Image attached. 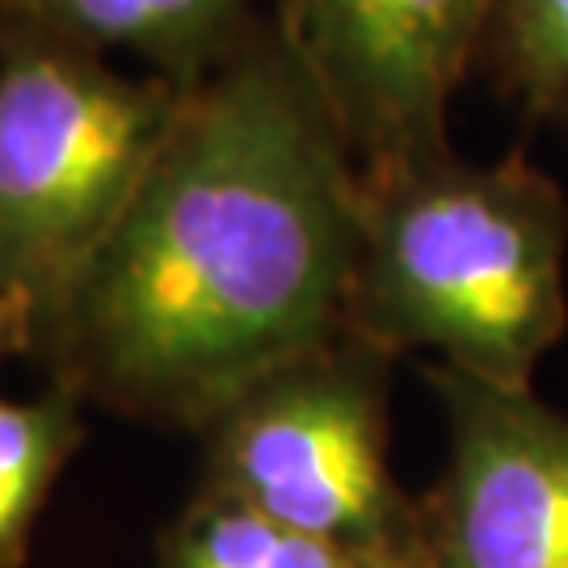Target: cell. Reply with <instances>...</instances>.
I'll use <instances>...</instances> for the list:
<instances>
[{"mask_svg": "<svg viewBox=\"0 0 568 568\" xmlns=\"http://www.w3.org/2000/svg\"><path fill=\"white\" fill-rule=\"evenodd\" d=\"M354 265L358 164L283 26L248 30L185 93L51 354L126 417L203 429L349 333Z\"/></svg>", "mask_w": 568, "mask_h": 568, "instance_id": "1", "label": "cell"}, {"mask_svg": "<svg viewBox=\"0 0 568 568\" xmlns=\"http://www.w3.org/2000/svg\"><path fill=\"white\" fill-rule=\"evenodd\" d=\"M568 206L523 156L447 152L358 178L349 333L379 354L434 349L447 371L530 387L560 342Z\"/></svg>", "mask_w": 568, "mask_h": 568, "instance_id": "2", "label": "cell"}, {"mask_svg": "<svg viewBox=\"0 0 568 568\" xmlns=\"http://www.w3.org/2000/svg\"><path fill=\"white\" fill-rule=\"evenodd\" d=\"M182 84L13 26L0 47V286L51 349L185 105Z\"/></svg>", "mask_w": 568, "mask_h": 568, "instance_id": "3", "label": "cell"}, {"mask_svg": "<svg viewBox=\"0 0 568 568\" xmlns=\"http://www.w3.org/2000/svg\"><path fill=\"white\" fill-rule=\"evenodd\" d=\"M199 493L387 568H426L422 497L387 467V354L345 333L220 408Z\"/></svg>", "mask_w": 568, "mask_h": 568, "instance_id": "4", "label": "cell"}, {"mask_svg": "<svg viewBox=\"0 0 568 568\" xmlns=\"http://www.w3.org/2000/svg\"><path fill=\"white\" fill-rule=\"evenodd\" d=\"M501 0H283L278 26L358 178L447 152V110Z\"/></svg>", "mask_w": 568, "mask_h": 568, "instance_id": "5", "label": "cell"}, {"mask_svg": "<svg viewBox=\"0 0 568 568\" xmlns=\"http://www.w3.org/2000/svg\"><path fill=\"white\" fill-rule=\"evenodd\" d=\"M447 467L422 497L426 568H568V417L530 387L426 371Z\"/></svg>", "mask_w": 568, "mask_h": 568, "instance_id": "6", "label": "cell"}, {"mask_svg": "<svg viewBox=\"0 0 568 568\" xmlns=\"http://www.w3.org/2000/svg\"><path fill=\"white\" fill-rule=\"evenodd\" d=\"M257 0H4V9L39 34L93 55H140L152 77L194 89L248 34Z\"/></svg>", "mask_w": 568, "mask_h": 568, "instance_id": "7", "label": "cell"}, {"mask_svg": "<svg viewBox=\"0 0 568 568\" xmlns=\"http://www.w3.org/2000/svg\"><path fill=\"white\" fill-rule=\"evenodd\" d=\"M81 400L63 379L34 400L0 392V568L30 560L42 509L84 438Z\"/></svg>", "mask_w": 568, "mask_h": 568, "instance_id": "8", "label": "cell"}, {"mask_svg": "<svg viewBox=\"0 0 568 568\" xmlns=\"http://www.w3.org/2000/svg\"><path fill=\"white\" fill-rule=\"evenodd\" d=\"M156 568H387L345 548L265 523L241 506L194 493L169 523Z\"/></svg>", "mask_w": 568, "mask_h": 568, "instance_id": "9", "label": "cell"}, {"mask_svg": "<svg viewBox=\"0 0 568 568\" xmlns=\"http://www.w3.org/2000/svg\"><path fill=\"white\" fill-rule=\"evenodd\" d=\"M488 60L506 93L535 119L568 110V0H501L488 26Z\"/></svg>", "mask_w": 568, "mask_h": 568, "instance_id": "10", "label": "cell"}, {"mask_svg": "<svg viewBox=\"0 0 568 568\" xmlns=\"http://www.w3.org/2000/svg\"><path fill=\"white\" fill-rule=\"evenodd\" d=\"M26 349H30V342H26V325H21L13 300H9L4 286H0V363H4L9 354H26Z\"/></svg>", "mask_w": 568, "mask_h": 568, "instance_id": "11", "label": "cell"}]
</instances>
